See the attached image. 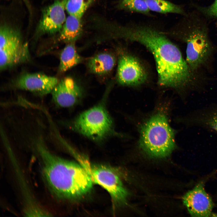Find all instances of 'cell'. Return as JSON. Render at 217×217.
I'll return each mask as SVG.
<instances>
[{
    "label": "cell",
    "mask_w": 217,
    "mask_h": 217,
    "mask_svg": "<svg viewBox=\"0 0 217 217\" xmlns=\"http://www.w3.org/2000/svg\"><path fill=\"white\" fill-rule=\"evenodd\" d=\"M186 62L193 72L207 60L211 51L207 34L204 30L195 28L187 39Z\"/></svg>",
    "instance_id": "6"
},
{
    "label": "cell",
    "mask_w": 217,
    "mask_h": 217,
    "mask_svg": "<svg viewBox=\"0 0 217 217\" xmlns=\"http://www.w3.org/2000/svg\"><path fill=\"white\" fill-rule=\"evenodd\" d=\"M25 42L19 30L4 24L0 28V49L20 46Z\"/></svg>",
    "instance_id": "16"
},
{
    "label": "cell",
    "mask_w": 217,
    "mask_h": 217,
    "mask_svg": "<svg viewBox=\"0 0 217 217\" xmlns=\"http://www.w3.org/2000/svg\"><path fill=\"white\" fill-rule=\"evenodd\" d=\"M83 165L93 182L101 186L109 193L114 202L118 204L126 203L128 193L119 176L113 170L102 165Z\"/></svg>",
    "instance_id": "5"
},
{
    "label": "cell",
    "mask_w": 217,
    "mask_h": 217,
    "mask_svg": "<svg viewBox=\"0 0 217 217\" xmlns=\"http://www.w3.org/2000/svg\"><path fill=\"white\" fill-rule=\"evenodd\" d=\"M34 145L41 159L45 180L55 195L61 198L72 200L82 197L90 191L93 182L82 165L53 154L41 137L35 141Z\"/></svg>",
    "instance_id": "2"
},
{
    "label": "cell",
    "mask_w": 217,
    "mask_h": 217,
    "mask_svg": "<svg viewBox=\"0 0 217 217\" xmlns=\"http://www.w3.org/2000/svg\"><path fill=\"white\" fill-rule=\"evenodd\" d=\"M209 123L211 127L214 130L217 131V114L212 118Z\"/></svg>",
    "instance_id": "21"
},
{
    "label": "cell",
    "mask_w": 217,
    "mask_h": 217,
    "mask_svg": "<svg viewBox=\"0 0 217 217\" xmlns=\"http://www.w3.org/2000/svg\"><path fill=\"white\" fill-rule=\"evenodd\" d=\"M52 99L57 105L67 108L76 104L82 97V89L75 80L70 77L59 81L51 93Z\"/></svg>",
    "instance_id": "11"
},
{
    "label": "cell",
    "mask_w": 217,
    "mask_h": 217,
    "mask_svg": "<svg viewBox=\"0 0 217 217\" xmlns=\"http://www.w3.org/2000/svg\"><path fill=\"white\" fill-rule=\"evenodd\" d=\"M211 215H212V216H215V217H217V214H216V213H213V214H212V213Z\"/></svg>",
    "instance_id": "22"
},
{
    "label": "cell",
    "mask_w": 217,
    "mask_h": 217,
    "mask_svg": "<svg viewBox=\"0 0 217 217\" xmlns=\"http://www.w3.org/2000/svg\"><path fill=\"white\" fill-rule=\"evenodd\" d=\"M59 81L57 78L39 73H26L16 80L17 89L29 91L39 96L51 93Z\"/></svg>",
    "instance_id": "10"
},
{
    "label": "cell",
    "mask_w": 217,
    "mask_h": 217,
    "mask_svg": "<svg viewBox=\"0 0 217 217\" xmlns=\"http://www.w3.org/2000/svg\"><path fill=\"white\" fill-rule=\"evenodd\" d=\"M117 78L121 85L135 86L145 82L147 74L137 59L131 55L124 54L121 55L118 60Z\"/></svg>",
    "instance_id": "8"
},
{
    "label": "cell",
    "mask_w": 217,
    "mask_h": 217,
    "mask_svg": "<svg viewBox=\"0 0 217 217\" xmlns=\"http://www.w3.org/2000/svg\"><path fill=\"white\" fill-rule=\"evenodd\" d=\"M82 60L77 52L74 42L68 43L60 55L59 71L65 72L79 64Z\"/></svg>",
    "instance_id": "15"
},
{
    "label": "cell",
    "mask_w": 217,
    "mask_h": 217,
    "mask_svg": "<svg viewBox=\"0 0 217 217\" xmlns=\"http://www.w3.org/2000/svg\"><path fill=\"white\" fill-rule=\"evenodd\" d=\"M182 200L191 216H211L213 204L211 198L204 189L203 182H200L187 192L183 196Z\"/></svg>",
    "instance_id": "9"
},
{
    "label": "cell",
    "mask_w": 217,
    "mask_h": 217,
    "mask_svg": "<svg viewBox=\"0 0 217 217\" xmlns=\"http://www.w3.org/2000/svg\"><path fill=\"white\" fill-rule=\"evenodd\" d=\"M150 11L162 14H182V8L178 5L165 0H144Z\"/></svg>",
    "instance_id": "17"
},
{
    "label": "cell",
    "mask_w": 217,
    "mask_h": 217,
    "mask_svg": "<svg viewBox=\"0 0 217 217\" xmlns=\"http://www.w3.org/2000/svg\"><path fill=\"white\" fill-rule=\"evenodd\" d=\"M93 0H68L65 9L70 15L81 18Z\"/></svg>",
    "instance_id": "18"
},
{
    "label": "cell",
    "mask_w": 217,
    "mask_h": 217,
    "mask_svg": "<svg viewBox=\"0 0 217 217\" xmlns=\"http://www.w3.org/2000/svg\"><path fill=\"white\" fill-rule=\"evenodd\" d=\"M202 11L209 17L217 18V0H215L212 4L208 7L203 8Z\"/></svg>",
    "instance_id": "20"
},
{
    "label": "cell",
    "mask_w": 217,
    "mask_h": 217,
    "mask_svg": "<svg viewBox=\"0 0 217 217\" xmlns=\"http://www.w3.org/2000/svg\"><path fill=\"white\" fill-rule=\"evenodd\" d=\"M119 6L131 12L144 14H149L150 11L144 0H120Z\"/></svg>",
    "instance_id": "19"
},
{
    "label": "cell",
    "mask_w": 217,
    "mask_h": 217,
    "mask_svg": "<svg viewBox=\"0 0 217 217\" xmlns=\"http://www.w3.org/2000/svg\"><path fill=\"white\" fill-rule=\"evenodd\" d=\"M166 109L159 108L140 128L139 146L152 157H167L176 147L174 132L169 124Z\"/></svg>",
    "instance_id": "3"
},
{
    "label": "cell",
    "mask_w": 217,
    "mask_h": 217,
    "mask_svg": "<svg viewBox=\"0 0 217 217\" xmlns=\"http://www.w3.org/2000/svg\"><path fill=\"white\" fill-rule=\"evenodd\" d=\"M82 32L81 18L70 15L66 18L60 31L58 39L68 43L75 42L81 36Z\"/></svg>",
    "instance_id": "14"
},
{
    "label": "cell",
    "mask_w": 217,
    "mask_h": 217,
    "mask_svg": "<svg viewBox=\"0 0 217 217\" xmlns=\"http://www.w3.org/2000/svg\"><path fill=\"white\" fill-rule=\"evenodd\" d=\"M115 63V58L113 55L108 52H102L90 58L87 65L92 73L102 75L110 72L114 68Z\"/></svg>",
    "instance_id": "13"
},
{
    "label": "cell",
    "mask_w": 217,
    "mask_h": 217,
    "mask_svg": "<svg viewBox=\"0 0 217 217\" xmlns=\"http://www.w3.org/2000/svg\"><path fill=\"white\" fill-rule=\"evenodd\" d=\"M30 58L28 44L15 47L0 49V68L4 70L28 61Z\"/></svg>",
    "instance_id": "12"
},
{
    "label": "cell",
    "mask_w": 217,
    "mask_h": 217,
    "mask_svg": "<svg viewBox=\"0 0 217 217\" xmlns=\"http://www.w3.org/2000/svg\"><path fill=\"white\" fill-rule=\"evenodd\" d=\"M68 0H55L42 10L36 29V33L41 35L60 32L66 20L65 10Z\"/></svg>",
    "instance_id": "7"
},
{
    "label": "cell",
    "mask_w": 217,
    "mask_h": 217,
    "mask_svg": "<svg viewBox=\"0 0 217 217\" xmlns=\"http://www.w3.org/2000/svg\"><path fill=\"white\" fill-rule=\"evenodd\" d=\"M72 126L75 131L96 141L104 139L113 130L112 118L101 104L80 114L73 121Z\"/></svg>",
    "instance_id": "4"
},
{
    "label": "cell",
    "mask_w": 217,
    "mask_h": 217,
    "mask_svg": "<svg viewBox=\"0 0 217 217\" xmlns=\"http://www.w3.org/2000/svg\"><path fill=\"white\" fill-rule=\"evenodd\" d=\"M121 36L144 46L153 54L162 86H185L193 80L192 71L178 48L163 33L151 27L133 26L120 29Z\"/></svg>",
    "instance_id": "1"
}]
</instances>
